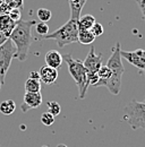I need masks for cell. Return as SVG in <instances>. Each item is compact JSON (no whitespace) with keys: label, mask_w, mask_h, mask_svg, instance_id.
I'll return each instance as SVG.
<instances>
[{"label":"cell","mask_w":145,"mask_h":147,"mask_svg":"<svg viewBox=\"0 0 145 147\" xmlns=\"http://www.w3.org/2000/svg\"><path fill=\"white\" fill-rule=\"evenodd\" d=\"M36 24L35 20H19L16 23L15 28L9 35V40L16 48L15 57L19 61H25L27 59L30 47L33 42L32 28Z\"/></svg>","instance_id":"1"},{"label":"cell","mask_w":145,"mask_h":147,"mask_svg":"<svg viewBox=\"0 0 145 147\" xmlns=\"http://www.w3.org/2000/svg\"><path fill=\"white\" fill-rule=\"evenodd\" d=\"M120 43L117 42L115 48L112 49V53L110 55L107 62V67L111 71V76L107 80H99L94 87H99V86H104L107 87L111 94L113 95H118L120 93L121 88V78H123V74L125 71V67L123 65L121 61V55H120Z\"/></svg>","instance_id":"2"},{"label":"cell","mask_w":145,"mask_h":147,"mask_svg":"<svg viewBox=\"0 0 145 147\" xmlns=\"http://www.w3.org/2000/svg\"><path fill=\"white\" fill-rule=\"evenodd\" d=\"M62 60L66 61L68 66V71L75 80L78 92H79V98H84L86 91L89 88V83H87V70L85 69L83 62L81 60L74 59L69 53L62 55Z\"/></svg>","instance_id":"3"},{"label":"cell","mask_w":145,"mask_h":147,"mask_svg":"<svg viewBox=\"0 0 145 147\" xmlns=\"http://www.w3.org/2000/svg\"><path fill=\"white\" fill-rule=\"evenodd\" d=\"M44 40H54L59 48H64L68 44L78 42V27L77 19L69 18L67 23H65L61 27L56 30L52 33L43 36Z\"/></svg>","instance_id":"4"},{"label":"cell","mask_w":145,"mask_h":147,"mask_svg":"<svg viewBox=\"0 0 145 147\" xmlns=\"http://www.w3.org/2000/svg\"><path fill=\"white\" fill-rule=\"evenodd\" d=\"M124 120L133 130H145V102L131 100L124 108Z\"/></svg>","instance_id":"5"},{"label":"cell","mask_w":145,"mask_h":147,"mask_svg":"<svg viewBox=\"0 0 145 147\" xmlns=\"http://www.w3.org/2000/svg\"><path fill=\"white\" fill-rule=\"evenodd\" d=\"M15 53H16V48L9 38L2 45H0V91L5 84L6 75L9 70Z\"/></svg>","instance_id":"6"},{"label":"cell","mask_w":145,"mask_h":147,"mask_svg":"<svg viewBox=\"0 0 145 147\" xmlns=\"http://www.w3.org/2000/svg\"><path fill=\"white\" fill-rule=\"evenodd\" d=\"M121 58L126 59L127 61L134 67L145 73V50L137 49L135 51H123L120 50Z\"/></svg>","instance_id":"7"},{"label":"cell","mask_w":145,"mask_h":147,"mask_svg":"<svg viewBox=\"0 0 145 147\" xmlns=\"http://www.w3.org/2000/svg\"><path fill=\"white\" fill-rule=\"evenodd\" d=\"M85 69L87 70V74H96L100 67L102 66V55L95 52V48L92 45L86 55L84 62H83Z\"/></svg>","instance_id":"8"},{"label":"cell","mask_w":145,"mask_h":147,"mask_svg":"<svg viewBox=\"0 0 145 147\" xmlns=\"http://www.w3.org/2000/svg\"><path fill=\"white\" fill-rule=\"evenodd\" d=\"M42 104V94L37 93H25L20 109L23 112H27L31 109H36Z\"/></svg>","instance_id":"9"},{"label":"cell","mask_w":145,"mask_h":147,"mask_svg":"<svg viewBox=\"0 0 145 147\" xmlns=\"http://www.w3.org/2000/svg\"><path fill=\"white\" fill-rule=\"evenodd\" d=\"M39 75H40V82L41 83L47 84V85H51L58 78V69L51 68L49 66H43V67H41Z\"/></svg>","instance_id":"10"},{"label":"cell","mask_w":145,"mask_h":147,"mask_svg":"<svg viewBox=\"0 0 145 147\" xmlns=\"http://www.w3.org/2000/svg\"><path fill=\"white\" fill-rule=\"evenodd\" d=\"M44 61H45V66H49L51 68L58 69L61 67L62 65V55L57 51V50H50L45 53L44 57Z\"/></svg>","instance_id":"11"},{"label":"cell","mask_w":145,"mask_h":147,"mask_svg":"<svg viewBox=\"0 0 145 147\" xmlns=\"http://www.w3.org/2000/svg\"><path fill=\"white\" fill-rule=\"evenodd\" d=\"M15 26H16V22L10 18L8 14H0V32L2 34L9 37Z\"/></svg>","instance_id":"12"},{"label":"cell","mask_w":145,"mask_h":147,"mask_svg":"<svg viewBox=\"0 0 145 147\" xmlns=\"http://www.w3.org/2000/svg\"><path fill=\"white\" fill-rule=\"evenodd\" d=\"M87 0H75L69 2V7H70V18L77 19L81 17V13L83 7L85 6V2Z\"/></svg>","instance_id":"13"},{"label":"cell","mask_w":145,"mask_h":147,"mask_svg":"<svg viewBox=\"0 0 145 147\" xmlns=\"http://www.w3.org/2000/svg\"><path fill=\"white\" fill-rule=\"evenodd\" d=\"M96 20L94 18V16H92L90 14L81 16L77 20V27L78 31H84V30H91V27L94 25Z\"/></svg>","instance_id":"14"},{"label":"cell","mask_w":145,"mask_h":147,"mask_svg":"<svg viewBox=\"0 0 145 147\" xmlns=\"http://www.w3.org/2000/svg\"><path fill=\"white\" fill-rule=\"evenodd\" d=\"M16 110V104L13 100H7L0 103V112L5 115H10Z\"/></svg>","instance_id":"15"},{"label":"cell","mask_w":145,"mask_h":147,"mask_svg":"<svg viewBox=\"0 0 145 147\" xmlns=\"http://www.w3.org/2000/svg\"><path fill=\"white\" fill-rule=\"evenodd\" d=\"M25 92L26 93H37L41 92V82L39 79L28 78L25 82Z\"/></svg>","instance_id":"16"},{"label":"cell","mask_w":145,"mask_h":147,"mask_svg":"<svg viewBox=\"0 0 145 147\" xmlns=\"http://www.w3.org/2000/svg\"><path fill=\"white\" fill-rule=\"evenodd\" d=\"M95 37L91 33L90 30H84V31H78V42L82 44H92L94 42Z\"/></svg>","instance_id":"17"},{"label":"cell","mask_w":145,"mask_h":147,"mask_svg":"<svg viewBox=\"0 0 145 147\" xmlns=\"http://www.w3.org/2000/svg\"><path fill=\"white\" fill-rule=\"evenodd\" d=\"M36 15H37V18L40 19V22H43V23L49 22L52 17L51 11L49 9H47V8H39Z\"/></svg>","instance_id":"18"},{"label":"cell","mask_w":145,"mask_h":147,"mask_svg":"<svg viewBox=\"0 0 145 147\" xmlns=\"http://www.w3.org/2000/svg\"><path fill=\"white\" fill-rule=\"evenodd\" d=\"M35 31L36 33L41 36H45L47 34H49V26L47 25V23H43V22H40V23H36L35 25Z\"/></svg>","instance_id":"19"},{"label":"cell","mask_w":145,"mask_h":147,"mask_svg":"<svg viewBox=\"0 0 145 147\" xmlns=\"http://www.w3.org/2000/svg\"><path fill=\"white\" fill-rule=\"evenodd\" d=\"M48 105V112L51 113L54 117L58 115L61 111V108H60V104L58 102H54V101H51V102H48L47 103Z\"/></svg>","instance_id":"20"},{"label":"cell","mask_w":145,"mask_h":147,"mask_svg":"<svg viewBox=\"0 0 145 147\" xmlns=\"http://www.w3.org/2000/svg\"><path fill=\"white\" fill-rule=\"evenodd\" d=\"M96 74L99 76V80H107L111 76V71H110V69L107 66H101Z\"/></svg>","instance_id":"21"},{"label":"cell","mask_w":145,"mask_h":147,"mask_svg":"<svg viewBox=\"0 0 145 147\" xmlns=\"http://www.w3.org/2000/svg\"><path fill=\"white\" fill-rule=\"evenodd\" d=\"M41 122L44 126H51L54 123V117L49 112H44L41 115Z\"/></svg>","instance_id":"22"},{"label":"cell","mask_w":145,"mask_h":147,"mask_svg":"<svg viewBox=\"0 0 145 147\" xmlns=\"http://www.w3.org/2000/svg\"><path fill=\"white\" fill-rule=\"evenodd\" d=\"M90 31H91V33L94 35V37L101 36V35L103 34V32H104L102 24H100V23H98V22H95V23H94V25L91 27Z\"/></svg>","instance_id":"23"},{"label":"cell","mask_w":145,"mask_h":147,"mask_svg":"<svg viewBox=\"0 0 145 147\" xmlns=\"http://www.w3.org/2000/svg\"><path fill=\"white\" fill-rule=\"evenodd\" d=\"M3 3L12 10L14 8H22L23 0H3Z\"/></svg>","instance_id":"24"},{"label":"cell","mask_w":145,"mask_h":147,"mask_svg":"<svg viewBox=\"0 0 145 147\" xmlns=\"http://www.w3.org/2000/svg\"><path fill=\"white\" fill-rule=\"evenodd\" d=\"M20 9L22 8H14V9H12L8 13V16L13 19L14 22H16V23L19 22L20 18H22V11H20Z\"/></svg>","instance_id":"25"},{"label":"cell","mask_w":145,"mask_h":147,"mask_svg":"<svg viewBox=\"0 0 145 147\" xmlns=\"http://www.w3.org/2000/svg\"><path fill=\"white\" fill-rule=\"evenodd\" d=\"M30 78H32V79H39L40 80V75L37 71H31L30 73Z\"/></svg>","instance_id":"26"},{"label":"cell","mask_w":145,"mask_h":147,"mask_svg":"<svg viewBox=\"0 0 145 147\" xmlns=\"http://www.w3.org/2000/svg\"><path fill=\"white\" fill-rule=\"evenodd\" d=\"M7 40H8V37L6 36L5 34H2V33L0 32V45H2V44H3V43L7 41Z\"/></svg>","instance_id":"27"},{"label":"cell","mask_w":145,"mask_h":147,"mask_svg":"<svg viewBox=\"0 0 145 147\" xmlns=\"http://www.w3.org/2000/svg\"><path fill=\"white\" fill-rule=\"evenodd\" d=\"M140 8H141V11H142V15H143V18L145 19V2L143 5H141L140 6Z\"/></svg>","instance_id":"28"},{"label":"cell","mask_w":145,"mask_h":147,"mask_svg":"<svg viewBox=\"0 0 145 147\" xmlns=\"http://www.w3.org/2000/svg\"><path fill=\"white\" fill-rule=\"evenodd\" d=\"M136 2H137V5H138V7L141 6V5H143L145 2V0H136Z\"/></svg>","instance_id":"29"},{"label":"cell","mask_w":145,"mask_h":147,"mask_svg":"<svg viewBox=\"0 0 145 147\" xmlns=\"http://www.w3.org/2000/svg\"><path fill=\"white\" fill-rule=\"evenodd\" d=\"M57 147H67V146H66L65 144H59V145H58Z\"/></svg>","instance_id":"30"},{"label":"cell","mask_w":145,"mask_h":147,"mask_svg":"<svg viewBox=\"0 0 145 147\" xmlns=\"http://www.w3.org/2000/svg\"><path fill=\"white\" fill-rule=\"evenodd\" d=\"M3 3V0H0V5H2Z\"/></svg>","instance_id":"31"},{"label":"cell","mask_w":145,"mask_h":147,"mask_svg":"<svg viewBox=\"0 0 145 147\" xmlns=\"http://www.w3.org/2000/svg\"><path fill=\"white\" fill-rule=\"evenodd\" d=\"M67 1H69V2H72V1H75V0H67Z\"/></svg>","instance_id":"32"},{"label":"cell","mask_w":145,"mask_h":147,"mask_svg":"<svg viewBox=\"0 0 145 147\" xmlns=\"http://www.w3.org/2000/svg\"><path fill=\"white\" fill-rule=\"evenodd\" d=\"M144 102H145V101H144Z\"/></svg>","instance_id":"33"},{"label":"cell","mask_w":145,"mask_h":147,"mask_svg":"<svg viewBox=\"0 0 145 147\" xmlns=\"http://www.w3.org/2000/svg\"><path fill=\"white\" fill-rule=\"evenodd\" d=\"M144 20H145V19H144Z\"/></svg>","instance_id":"34"}]
</instances>
